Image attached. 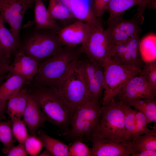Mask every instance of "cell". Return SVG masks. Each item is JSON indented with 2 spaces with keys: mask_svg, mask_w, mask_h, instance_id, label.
I'll return each instance as SVG.
<instances>
[{
  "mask_svg": "<svg viewBox=\"0 0 156 156\" xmlns=\"http://www.w3.org/2000/svg\"><path fill=\"white\" fill-rule=\"evenodd\" d=\"M101 109L98 126L92 136L107 138L118 143L125 142V114L122 104L113 98L102 104Z\"/></svg>",
  "mask_w": 156,
  "mask_h": 156,
  "instance_id": "cell-5",
  "label": "cell"
},
{
  "mask_svg": "<svg viewBox=\"0 0 156 156\" xmlns=\"http://www.w3.org/2000/svg\"><path fill=\"white\" fill-rule=\"evenodd\" d=\"M132 156H156V151L151 150H145L136 152L133 154Z\"/></svg>",
  "mask_w": 156,
  "mask_h": 156,
  "instance_id": "cell-40",
  "label": "cell"
},
{
  "mask_svg": "<svg viewBox=\"0 0 156 156\" xmlns=\"http://www.w3.org/2000/svg\"><path fill=\"white\" fill-rule=\"evenodd\" d=\"M91 28L89 24L77 20L61 28L57 34L63 45L74 48L85 42Z\"/></svg>",
  "mask_w": 156,
  "mask_h": 156,
  "instance_id": "cell-14",
  "label": "cell"
},
{
  "mask_svg": "<svg viewBox=\"0 0 156 156\" xmlns=\"http://www.w3.org/2000/svg\"><path fill=\"white\" fill-rule=\"evenodd\" d=\"M135 109L136 130L133 140L149 131L150 129H148L147 127L148 125L151 123L143 113Z\"/></svg>",
  "mask_w": 156,
  "mask_h": 156,
  "instance_id": "cell-33",
  "label": "cell"
},
{
  "mask_svg": "<svg viewBox=\"0 0 156 156\" xmlns=\"http://www.w3.org/2000/svg\"><path fill=\"white\" fill-rule=\"evenodd\" d=\"M143 16L136 14L132 18H123L108 24L105 30L110 42L115 45L126 42L140 34Z\"/></svg>",
  "mask_w": 156,
  "mask_h": 156,
  "instance_id": "cell-9",
  "label": "cell"
},
{
  "mask_svg": "<svg viewBox=\"0 0 156 156\" xmlns=\"http://www.w3.org/2000/svg\"><path fill=\"white\" fill-rule=\"evenodd\" d=\"M29 92L40 105L44 119L57 127L60 134L69 132L75 109L57 88L33 84Z\"/></svg>",
  "mask_w": 156,
  "mask_h": 156,
  "instance_id": "cell-1",
  "label": "cell"
},
{
  "mask_svg": "<svg viewBox=\"0 0 156 156\" xmlns=\"http://www.w3.org/2000/svg\"><path fill=\"white\" fill-rule=\"evenodd\" d=\"M14 137L11 121L0 122V140L3 146L2 150L3 153L6 154L14 145L15 140Z\"/></svg>",
  "mask_w": 156,
  "mask_h": 156,
  "instance_id": "cell-29",
  "label": "cell"
},
{
  "mask_svg": "<svg viewBox=\"0 0 156 156\" xmlns=\"http://www.w3.org/2000/svg\"><path fill=\"white\" fill-rule=\"evenodd\" d=\"M125 144L131 155L145 150L156 151V128L154 127L147 133Z\"/></svg>",
  "mask_w": 156,
  "mask_h": 156,
  "instance_id": "cell-22",
  "label": "cell"
},
{
  "mask_svg": "<svg viewBox=\"0 0 156 156\" xmlns=\"http://www.w3.org/2000/svg\"><path fill=\"white\" fill-rule=\"evenodd\" d=\"M21 36L20 49L39 64L62 48L57 34L49 29L34 27L24 32Z\"/></svg>",
  "mask_w": 156,
  "mask_h": 156,
  "instance_id": "cell-2",
  "label": "cell"
},
{
  "mask_svg": "<svg viewBox=\"0 0 156 156\" xmlns=\"http://www.w3.org/2000/svg\"><path fill=\"white\" fill-rule=\"evenodd\" d=\"M8 64L0 56V83L3 79L5 73H7L6 67Z\"/></svg>",
  "mask_w": 156,
  "mask_h": 156,
  "instance_id": "cell-41",
  "label": "cell"
},
{
  "mask_svg": "<svg viewBox=\"0 0 156 156\" xmlns=\"http://www.w3.org/2000/svg\"><path fill=\"white\" fill-rule=\"evenodd\" d=\"M11 74L4 83L0 85V96L6 101L14 92L21 89L27 82L21 76Z\"/></svg>",
  "mask_w": 156,
  "mask_h": 156,
  "instance_id": "cell-25",
  "label": "cell"
},
{
  "mask_svg": "<svg viewBox=\"0 0 156 156\" xmlns=\"http://www.w3.org/2000/svg\"><path fill=\"white\" fill-rule=\"evenodd\" d=\"M20 90L14 92L7 101L6 112L10 118L15 116L17 106L18 93Z\"/></svg>",
  "mask_w": 156,
  "mask_h": 156,
  "instance_id": "cell-36",
  "label": "cell"
},
{
  "mask_svg": "<svg viewBox=\"0 0 156 156\" xmlns=\"http://www.w3.org/2000/svg\"><path fill=\"white\" fill-rule=\"evenodd\" d=\"M135 5H138V13L142 15L145 9L149 8L144 0H110L105 9L109 14L107 24L123 18L125 11Z\"/></svg>",
  "mask_w": 156,
  "mask_h": 156,
  "instance_id": "cell-19",
  "label": "cell"
},
{
  "mask_svg": "<svg viewBox=\"0 0 156 156\" xmlns=\"http://www.w3.org/2000/svg\"><path fill=\"white\" fill-rule=\"evenodd\" d=\"M139 47L142 59L144 62L156 61V35L151 34L140 40Z\"/></svg>",
  "mask_w": 156,
  "mask_h": 156,
  "instance_id": "cell-27",
  "label": "cell"
},
{
  "mask_svg": "<svg viewBox=\"0 0 156 156\" xmlns=\"http://www.w3.org/2000/svg\"><path fill=\"white\" fill-rule=\"evenodd\" d=\"M6 154L8 156H26L28 155L24 144L20 143L16 146H12Z\"/></svg>",
  "mask_w": 156,
  "mask_h": 156,
  "instance_id": "cell-38",
  "label": "cell"
},
{
  "mask_svg": "<svg viewBox=\"0 0 156 156\" xmlns=\"http://www.w3.org/2000/svg\"><path fill=\"white\" fill-rule=\"evenodd\" d=\"M122 104L125 114V141L127 142L132 140L134 136L136 130L135 109Z\"/></svg>",
  "mask_w": 156,
  "mask_h": 156,
  "instance_id": "cell-28",
  "label": "cell"
},
{
  "mask_svg": "<svg viewBox=\"0 0 156 156\" xmlns=\"http://www.w3.org/2000/svg\"><path fill=\"white\" fill-rule=\"evenodd\" d=\"M24 144L28 155L32 156L39 155L43 146L41 140L36 135L29 134Z\"/></svg>",
  "mask_w": 156,
  "mask_h": 156,
  "instance_id": "cell-32",
  "label": "cell"
},
{
  "mask_svg": "<svg viewBox=\"0 0 156 156\" xmlns=\"http://www.w3.org/2000/svg\"><path fill=\"white\" fill-rule=\"evenodd\" d=\"M23 87L19 92L17 108L15 116L20 118L23 116L29 93L26 88Z\"/></svg>",
  "mask_w": 156,
  "mask_h": 156,
  "instance_id": "cell-35",
  "label": "cell"
},
{
  "mask_svg": "<svg viewBox=\"0 0 156 156\" xmlns=\"http://www.w3.org/2000/svg\"><path fill=\"white\" fill-rule=\"evenodd\" d=\"M24 0L27 2H30V3H31L34 4L35 0ZM43 0V1L44 0Z\"/></svg>",
  "mask_w": 156,
  "mask_h": 156,
  "instance_id": "cell-44",
  "label": "cell"
},
{
  "mask_svg": "<svg viewBox=\"0 0 156 156\" xmlns=\"http://www.w3.org/2000/svg\"><path fill=\"white\" fill-rule=\"evenodd\" d=\"M10 118L14 137L19 143L24 144L29 135L25 124L21 118L13 117Z\"/></svg>",
  "mask_w": 156,
  "mask_h": 156,
  "instance_id": "cell-30",
  "label": "cell"
},
{
  "mask_svg": "<svg viewBox=\"0 0 156 156\" xmlns=\"http://www.w3.org/2000/svg\"><path fill=\"white\" fill-rule=\"evenodd\" d=\"M38 156H52V155L49 151L45 148L42 152L39 154Z\"/></svg>",
  "mask_w": 156,
  "mask_h": 156,
  "instance_id": "cell-43",
  "label": "cell"
},
{
  "mask_svg": "<svg viewBox=\"0 0 156 156\" xmlns=\"http://www.w3.org/2000/svg\"><path fill=\"white\" fill-rule=\"evenodd\" d=\"M0 15V56L7 64L9 59L20 48V39L5 26Z\"/></svg>",
  "mask_w": 156,
  "mask_h": 156,
  "instance_id": "cell-20",
  "label": "cell"
},
{
  "mask_svg": "<svg viewBox=\"0 0 156 156\" xmlns=\"http://www.w3.org/2000/svg\"><path fill=\"white\" fill-rule=\"evenodd\" d=\"M110 0H92V7L96 17L99 19L105 11V8Z\"/></svg>",
  "mask_w": 156,
  "mask_h": 156,
  "instance_id": "cell-37",
  "label": "cell"
},
{
  "mask_svg": "<svg viewBox=\"0 0 156 156\" xmlns=\"http://www.w3.org/2000/svg\"><path fill=\"white\" fill-rule=\"evenodd\" d=\"M55 88L74 109L90 100L81 62L77 59Z\"/></svg>",
  "mask_w": 156,
  "mask_h": 156,
  "instance_id": "cell-7",
  "label": "cell"
},
{
  "mask_svg": "<svg viewBox=\"0 0 156 156\" xmlns=\"http://www.w3.org/2000/svg\"><path fill=\"white\" fill-rule=\"evenodd\" d=\"M22 117L30 135H36L38 129L44 125L45 120L40 104L36 97L29 91Z\"/></svg>",
  "mask_w": 156,
  "mask_h": 156,
  "instance_id": "cell-18",
  "label": "cell"
},
{
  "mask_svg": "<svg viewBox=\"0 0 156 156\" xmlns=\"http://www.w3.org/2000/svg\"><path fill=\"white\" fill-rule=\"evenodd\" d=\"M34 5L24 0H0V15L4 23L9 25L10 30L18 38L24 15Z\"/></svg>",
  "mask_w": 156,
  "mask_h": 156,
  "instance_id": "cell-11",
  "label": "cell"
},
{
  "mask_svg": "<svg viewBox=\"0 0 156 156\" xmlns=\"http://www.w3.org/2000/svg\"><path fill=\"white\" fill-rule=\"evenodd\" d=\"M92 156H129L131 153L124 143L110 139L92 136L90 140Z\"/></svg>",
  "mask_w": 156,
  "mask_h": 156,
  "instance_id": "cell-16",
  "label": "cell"
},
{
  "mask_svg": "<svg viewBox=\"0 0 156 156\" xmlns=\"http://www.w3.org/2000/svg\"><path fill=\"white\" fill-rule=\"evenodd\" d=\"M62 48L55 55L39 64L34 84L55 88L77 59L73 48Z\"/></svg>",
  "mask_w": 156,
  "mask_h": 156,
  "instance_id": "cell-3",
  "label": "cell"
},
{
  "mask_svg": "<svg viewBox=\"0 0 156 156\" xmlns=\"http://www.w3.org/2000/svg\"><path fill=\"white\" fill-rule=\"evenodd\" d=\"M146 1L148 5L149 8L154 10L156 9V0H144Z\"/></svg>",
  "mask_w": 156,
  "mask_h": 156,
  "instance_id": "cell-42",
  "label": "cell"
},
{
  "mask_svg": "<svg viewBox=\"0 0 156 156\" xmlns=\"http://www.w3.org/2000/svg\"><path fill=\"white\" fill-rule=\"evenodd\" d=\"M34 12L36 29L51 30L56 34L61 29L57 21L50 16L43 0H35Z\"/></svg>",
  "mask_w": 156,
  "mask_h": 156,
  "instance_id": "cell-21",
  "label": "cell"
},
{
  "mask_svg": "<svg viewBox=\"0 0 156 156\" xmlns=\"http://www.w3.org/2000/svg\"><path fill=\"white\" fill-rule=\"evenodd\" d=\"M68 151V156H92L91 149L79 140L73 142Z\"/></svg>",
  "mask_w": 156,
  "mask_h": 156,
  "instance_id": "cell-34",
  "label": "cell"
},
{
  "mask_svg": "<svg viewBox=\"0 0 156 156\" xmlns=\"http://www.w3.org/2000/svg\"><path fill=\"white\" fill-rule=\"evenodd\" d=\"M140 35L115 45L114 53L111 59L122 65L142 68L144 62L140 50Z\"/></svg>",
  "mask_w": 156,
  "mask_h": 156,
  "instance_id": "cell-13",
  "label": "cell"
},
{
  "mask_svg": "<svg viewBox=\"0 0 156 156\" xmlns=\"http://www.w3.org/2000/svg\"><path fill=\"white\" fill-rule=\"evenodd\" d=\"M14 55L12 63L6 67L7 72L21 76L27 82L31 81L38 72L39 63L21 49Z\"/></svg>",
  "mask_w": 156,
  "mask_h": 156,
  "instance_id": "cell-15",
  "label": "cell"
},
{
  "mask_svg": "<svg viewBox=\"0 0 156 156\" xmlns=\"http://www.w3.org/2000/svg\"><path fill=\"white\" fill-rule=\"evenodd\" d=\"M62 0L76 20L91 26L102 25L93 11L92 0Z\"/></svg>",
  "mask_w": 156,
  "mask_h": 156,
  "instance_id": "cell-17",
  "label": "cell"
},
{
  "mask_svg": "<svg viewBox=\"0 0 156 156\" xmlns=\"http://www.w3.org/2000/svg\"><path fill=\"white\" fill-rule=\"evenodd\" d=\"M156 89L139 75L131 78L113 98L126 105L130 101L136 99L156 101Z\"/></svg>",
  "mask_w": 156,
  "mask_h": 156,
  "instance_id": "cell-10",
  "label": "cell"
},
{
  "mask_svg": "<svg viewBox=\"0 0 156 156\" xmlns=\"http://www.w3.org/2000/svg\"><path fill=\"white\" fill-rule=\"evenodd\" d=\"M41 140L43 145L55 156H68V147L59 140L53 138L44 131L40 130L37 136Z\"/></svg>",
  "mask_w": 156,
  "mask_h": 156,
  "instance_id": "cell-23",
  "label": "cell"
},
{
  "mask_svg": "<svg viewBox=\"0 0 156 156\" xmlns=\"http://www.w3.org/2000/svg\"><path fill=\"white\" fill-rule=\"evenodd\" d=\"M139 74L143 77L152 87L156 89V60L144 62Z\"/></svg>",
  "mask_w": 156,
  "mask_h": 156,
  "instance_id": "cell-31",
  "label": "cell"
},
{
  "mask_svg": "<svg viewBox=\"0 0 156 156\" xmlns=\"http://www.w3.org/2000/svg\"><path fill=\"white\" fill-rule=\"evenodd\" d=\"M101 100H89L75 109L68 138L74 141L90 140L97 128L101 114Z\"/></svg>",
  "mask_w": 156,
  "mask_h": 156,
  "instance_id": "cell-4",
  "label": "cell"
},
{
  "mask_svg": "<svg viewBox=\"0 0 156 156\" xmlns=\"http://www.w3.org/2000/svg\"><path fill=\"white\" fill-rule=\"evenodd\" d=\"M126 105L132 106L143 113L151 123L156 122V101L136 99L129 102Z\"/></svg>",
  "mask_w": 156,
  "mask_h": 156,
  "instance_id": "cell-26",
  "label": "cell"
},
{
  "mask_svg": "<svg viewBox=\"0 0 156 156\" xmlns=\"http://www.w3.org/2000/svg\"><path fill=\"white\" fill-rule=\"evenodd\" d=\"M81 62L89 99L101 100L102 98L104 86L103 66L89 60L87 62Z\"/></svg>",
  "mask_w": 156,
  "mask_h": 156,
  "instance_id": "cell-12",
  "label": "cell"
},
{
  "mask_svg": "<svg viewBox=\"0 0 156 156\" xmlns=\"http://www.w3.org/2000/svg\"><path fill=\"white\" fill-rule=\"evenodd\" d=\"M7 101L3 100L0 96V120L5 119L6 117L5 113L6 112Z\"/></svg>",
  "mask_w": 156,
  "mask_h": 156,
  "instance_id": "cell-39",
  "label": "cell"
},
{
  "mask_svg": "<svg viewBox=\"0 0 156 156\" xmlns=\"http://www.w3.org/2000/svg\"><path fill=\"white\" fill-rule=\"evenodd\" d=\"M48 12L50 17L66 23L77 21L62 0H49Z\"/></svg>",
  "mask_w": 156,
  "mask_h": 156,
  "instance_id": "cell-24",
  "label": "cell"
},
{
  "mask_svg": "<svg viewBox=\"0 0 156 156\" xmlns=\"http://www.w3.org/2000/svg\"><path fill=\"white\" fill-rule=\"evenodd\" d=\"M115 47L109 41L102 25L91 26L89 35L79 51L85 54L89 60L103 66L105 60L113 55Z\"/></svg>",
  "mask_w": 156,
  "mask_h": 156,
  "instance_id": "cell-8",
  "label": "cell"
},
{
  "mask_svg": "<svg viewBox=\"0 0 156 156\" xmlns=\"http://www.w3.org/2000/svg\"><path fill=\"white\" fill-rule=\"evenodd\" d=\"M103 66L104 86L102 104L114 98L131 78L139 74L142 68L122 65L111 58L106 59Z\"/></svg>",
  "mask_w": 156,
  "mask_h": 156,
  "instance_id": "cell-6",
  "label": "cell"
}]
</instances>
